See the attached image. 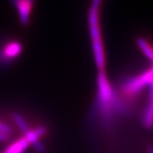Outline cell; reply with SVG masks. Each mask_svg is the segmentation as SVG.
I'll return each instance as SVG.
<instances>
[{
    "instance_id": "obj_1",
    "label": "cell",
    "mask_w": 153,
    "mask_h": 153,
    "mask_svg": "<svg viewBox=\"0 0 153 153\" xmlns=\"http://www.w3.org/2000/svg\"><path fill=\"white\" fill-rule=\"evenodd\" d=\"M89 24H90V32L92 38L94 58L96 61V65L99 68V72L105 71V57L104 47L101 38L100 26V19H99V8L98 4H94L91 8L89 14Z\"/></svg>"
},
{
    "instance_id": "obj_2",
    "label": "cell",
    "mask_w": 153,
    "mask_h": 153,
    "mask_svg": "<svg viewBox=\"0 0 153 153\" xmlns=\"http://www.w3.org/2000/svg\"><path fill=\"white\" fill-rule=\"evenodd\" d=\"M13 3L18 10L21 22L23 25H27L29 22L30 13L33 8L34 0H13Z\"/></svg>"
},
{
    "instance_id": "obj_3",
    "label": "cell",
    "mask_w": 153,
    "mask_h": 153,
    "mask_svg": "<svg viewBox=\"0 0 153 153\" xmlns=\"http://www.w3.org/2000/svg\"><path fill=\"white\" fill-rule=\"evenodd\" d=\"M22 51V45L20 43L13 41L10 42L6 44L4 47L3 51H2V59L6 61V60H13L14 58L17 57L20 55Z\"/></svg>"
},
{
    "instance_id": "obj_4",
    "label": "cell",
    "mask_w": 153,
    "mask_h": 153,
    "mask_svg": "<svg viewBox=\"0 0 153 153\" xmlns=\"http://www.w3.org/2000/svg\"><path fill=\"white\" fill-rule=\"evenodd\" d=\"M28 145L29 143L27 140L24 137H22V139L8 146L2 153H22L27 149Z\"/></svg>"
}]
</instances>
